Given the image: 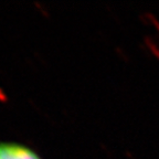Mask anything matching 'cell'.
Here are the masks:
<instances>
[{
    "label": "cell",
    "instance_id": "obj_1",
    "mask_svg": "<svg viewBox=\"0 0 159 159\" xmlns=\"http://www.w3.org/2000/svg\"><path fill=\"white\" fill-rule=\"evenodd\" d=\"M0 159H43L32 147L18 142L0 140Z\"/></svg>",
    "mask_w": 159,
    "mask_h": 159
}]
</instances>
